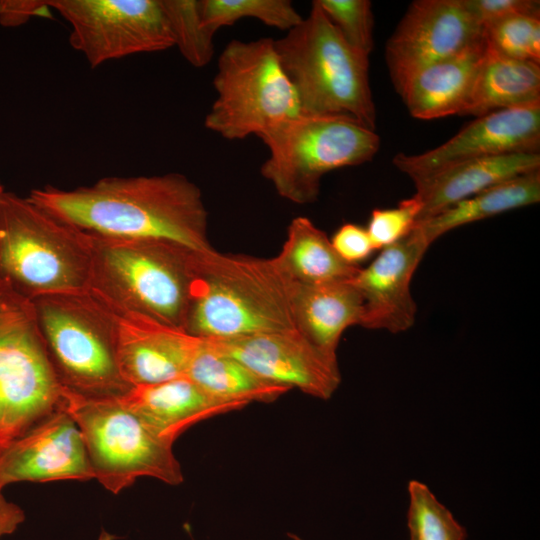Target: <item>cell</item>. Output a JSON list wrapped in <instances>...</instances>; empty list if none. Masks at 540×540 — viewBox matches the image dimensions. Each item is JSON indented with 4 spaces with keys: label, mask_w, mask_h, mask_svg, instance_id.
<instances>
[{
    "label": "cell",
    "mask_w": 540,
    "mask_h": 540,
    "mask_svg": "<svg viewBox=\"0 0 540 540\" xmlns=\"http://www.w3.org/2000/svg\"><path fill=\"white\" fill-rule=\"evenodd\" d=\"M27 197L94 236L166 240L199 252L213 249L201 190L181 173L105 177L67 190L45 186L32 189Z\"/></svg>",
    "instance_id": "obj_1"
},
{
    "label": "cell",
    "mask_w": 540,
    "mask_h": 540,
    "mask_svg": "<svg viewBox=\"0 0 540 540\" xmlns=\"http://www.w3.org/2000/svg\"><path fill=\"white\" fill-rule=\"evenodd\" d=\"M275 257L196 252L185 331L202 339H231L296 329L297 288Z\"/></svg>",
    "instance_id": "obj_2"
},
{
    "label": "cell",
    "mask_w": 540,
    "mask_h": 540,
    "mask_svg": "<svg viewBox=\"0 0 540 540\" xmlns=\"http://www.w3.org/2000/svg\"><path fill=\"white\" fill-rule=\"evenodd\" d=\"M85 234L91 253L88 292L114 313L185 331L199 251L166 240Z\"/></svg>",
    "instance_id": "obj_3"
},
{
    "label": "cell",
    "mask_w": 540,
    "mask_h": 540,
    "mask_svg": "<svg viewBox=\"0 0 540 540\" xmlns=\"http://www.w3.org/2000/svg\"><path fill=\"white\" fill-rule=\"evenodd\" d=\"M274 46L302 114L347 115L376 129L369 58L346 42L316 0Z\"/></svg>",
    "instance_id": "obj_4"
},
{
    "label": "cell",
    "mask_w": 540,
    "mask_h": 540,
    "mask_svg": "<svg viewBox=\"0 0 540 540\" xmlns=\"http://www.w3.org/2000/svg\"><path fill=\"white\" fill-rule=\"evenodd\" d=\"M87 235L29 198L0 194V281L28 300L88 289Z\"/></svg>",
    "instance_id": "obj_5"
},
{
    "label": "cell",
    "mask_w": 540,
    "mask_h": 540,
    "mask_svg": "<svg viewBox=\"0 0 540 540\" xmlns=\"http://www.w3.org/2000/svg\"><path fill=\"white\" fill-rule=\"evenodd\" d=\"M31 302L64 389L86 398H119L130 390L118 366L116 320L102 301L86 290Z\"/></svg>",
    "instance_id": "obj_6"
},
{
    "label": "cell",
    "mask_w": 540,
    "mask_h": 540,
    "mask_svg": "<svg viewBox=\"0 0 540 540\" xmlns=\"http://www.w3.org/2000/svg\"><path fill=\"white\" fill-rule=\"evenodd\" d=\"M259 138L269 151L261 175L299 205L317 200L325 174L371 161L380 147L375 130L347 115L300 114Z\"/></svg>",
    "instance_id": "obj_7"
},
{
    "label": "cell",
    "mask_w": 540,
    "mask_h": 540,
    "mask_svg": "<svg viewBox=\"0 0 540 540\" xmlns=\"http://www.w3.org/2000/svg\"><path fill=\"white\" fill-rule=\"evenodd\" d=\"M213 87L216 98L204 126L230 141L260 137L302 114L272 38L228 42L218 57Z\"/></svg>",
    "instance_id": "obj_8"
},
{
    "label": "cell",
    "mask_w": 540,
    "mask_h": 540,
    "mask_svg": "<svg viewBox=\"0 0 540 540\" xmlns=\"http://www.w3.org/2000/svg\"><path fill=\"white\" fill-rule=\"evenodd\" d=\"M65 406L31 300L0 281V450Z\"/></svg>",
    "instance_id": "obj_9"
},
{
    "label": "cell",
    "mask_w": 540,
    "mask_h": 540,
    "mask_svg": "<svg viewBox=\"0 0 540 540\" xmlns=\"http://www.w3.org/2000/svg\"><path fill=\"white\" fill-rule=\"evenodd\" d=\"M66 409L81 432L96 479L118 494L140 477L179 485L184 476L172 442L158 436L118 398H86L65 389Z\"/></svg>",
    "instance_id": "obj_10"
},
{
    "label": "cell",
    "mask_w": 540,
    "mask_h": 540,
    "mask_svg": "<svg viewBox=\"0 0 540 540\" xmlns=\"http://www.w3.org/2000/svg\"><path fill=\"white\" fill-rule=\"evenodd\" d=\"M70 25V45L92 69L114 59L174 46L161 0H49Z\"/></svg>",
    "instance_id": "obj_11"
},
{
    "label": "cell",
    "mask_w": 540,
    "mask_h": 540,
    "mask_svg": "<svg viewBox=\"0 0 540 540\" xmlns=\"http://www.w3.org/2000/svg\"><path fill=\"white\" fill-rule=\"evenodd\" d=\"M483 38V27L463 0L412 2L385 48L397 92L421 69L454 56Z\"/></svg>",
    "instance_id": "obj_12"
},
{
    "label": "cell",
    "mask_w": 540,
    "mask_h": 540,
    "mask_svg": "<svg viewBox=\"0 0 540 540\" xmlns=\"http://www.w3.org/2000/svg\"><path fill=\"white\" fill-rule=\"evenodd\" d=\"M205 340L260 377L318 399L331 398L341 383L337 357L324 353L297 329Z\"/></svg>",
    "instance_id": "obj_13"
},
{
    "label": "cell",
    "mask_w": 540,
    "mask_h": 540,
    "mask_svg": "<svg viewBox=\"0 0 540 540\" xmlns=\"http://www.w3.org/2000/svg\"><path fill=\"white\" fill-rule=\"evenodd\" d=\"M540 104L476 117L442 145L422 154L398 153L393 164L412 181L466 160L510 153H539Z\"/></svg>",
    "instance_id": "obj_14"
},
{
    "label": "cell",
    "mask_w": 540,
    "mask_h": 540,
    "mask_svg": "<svg viewBox=\"0 0 540 540\" xmlns=\"http://www.w3.org/2000/svg\"><path fill=\"white\" fill-rule=\"evenodd\" d=\"M91 479L81 432L66 406L0 450V491L17 482Z\"/></svg>",
    "instance_id": "obj_15"
},
{
    "label": "cell",
    "mask_w": 540,
    "mask_h": 540,
    "mask_svg": "<svg viewBox=\"0 0 540 540\" xmlns=\"http://www.w3.org/2000/svg\"><path fill=\"white\" fill-rule=\"evenodd\" d=\"M431 244L415 227L400 241L381 249L351 280L363 301L360 326L401 333L416 320L417 304L411 293L413 275Z\"/></svg>",
    "instance_id": "obj_16"
},
{
    "label": "cell",
    "mask_w": 540,
    "mask_h": 540,
    "mask_svg": "<svg viewBox=\"0 0 540 540\" xmlns=\"http://www.w3.org/2000/svg\"><path fill=\"white\" fill-rule=\"evenodd\" d=\"M113 314L118 366L129 385L156 384L186 375L199 337L145 317Z\"/></svg>",
    "instance_id": "obj_17"
},
{
    "label": "cell",
    "mask_w": 540,
    "mask_h": 540,
    "mask_svg": "<svg viewBox=\"0 0 540 540\" xmlns=\"http://www.w3.org/2000/svg\"><path fill=\"white\" fill-rule=\"evenodd\" d=\"M118 399L158 436L172 443L202 420L245 407L211 396L186 375L133 386Z\"/></svg>",
    "instance_id": "obj_18"
},
{
    "label": "cell",
    "mask_w": 540,
    "mask_h": 540,
    "mask_svg": "<svg viewBox=\"0 0 540 540\" xmlns=\"http://www.w3.org/2000/svg\"><path fill=\"white\" fill-rule=\"evenodd\" d=\"M540 170L539 153H510L462 161L413 180L424 221L455 203L508 179Z\"/></svg>",
    "instance_id": "obj_19"
},
{
    "label": "cell",
    "mask_w": 540,
    "mask_h": 540,
    "mask_svg": "<svg viewBox=\"0 0 540 540\" xmlns=\"http://www.w3.org/2000/svg\"><path fill=\"white\" fill-rule=\"evenodd\" d=\"M486 51L482 41L415 73L398 92L409 113L432 120L463 112Z\"/></svg>",
    "instance_id": "obj_20"
},
{
    "label": "cell",
    "mask_w": 540,
    "mask_h": 540,
    "mask_svg": "<svg viewBox=\"0 0 540 540\" xmlns=\"http://www.w3.org/2000/svg\"><path fill=\"white\" fill-rule=\"evenodd\" d=\"M363 301L350 281L297 284L294 296L296 329L324 353L337 357L344 331L361 324Z\"/></svg>",
    "instance_id": "obj_21"
},
{
    "label": "cell",
    "mask_w": 540,
    "mask_h": 540,
    "mask_svg": "<svg viewBox=\"0 0 540 540\" xmlns=\"http://www.w3.org/2000/svg\"><path fill=\"white\" fill-rule=\"evenodd\" d=\"M540 104L539 63L486 51L461 116Z\"/></svg>",
    "instance_id": "obj_22"
},
{
    "label": "cell",
    "mask_w": 540,
    "mask_h": 540,
    "mask_svg": "<svg viewBox=\"0 0 540 540\" xmlns=\"http://www.w3.org/2000/svg\"><path fill=\"white\" fill-rule=\"evenodd\" d=\"M186 376L211 396L243 406L253 401L272 402L291 389L260 377L202 338L190 359Z\"/></svg>",
    "instance_id": "obj_23"
},
{
    "label": "cell",
    "mask_w": 540,
    "mask_h": 540,
    "mask_svg": "<svg viewBox=\"0 0 540 540\" xmlns=\"http://www.w3.org/2000/svg\"><path fill=\"white\" fill-rule=\"evenodd\" d=\"M275 259L298 284L350 281L360 270L358 265L344 261L325 232L303 216L290 222L286 239Z\"/></svg>",
    "instance_id": "obj_24"
},
{
    "label": "cell",
    "mask_w": 540,
    "mask_h": 540,
    "mask_svg": "<svg viewBox=\"0 0 540 540\" xmlns=\"http://www.w3.org/2000/svg\"><path fill=\"white\" fill-rule=\"evenodd\" d=\"M539 201L540 170H536L488 187L418 222L415 227L432 244L452 229Z\"/></svg>",
    "instance_id": "obj_25"
},
{
    "label": "cell",
    "mask_w": 540,
    "mask_h": 540,
    "mask_svg": "<svg viewBox=\"0 0 540 540\" xmlns=\"http://www.w3.org/2000/svg\"><path fill=\"white\" fill-rule=\"evenodd\" d=\"M200 9L203 25L214 34L242 18L258 19L283 31L303 19L289 0H200Z\"/></svg>",
    "instance_id": "obj_26"
},
{
    "label": "cell",
    "mask_w": 540,
    "mask_h": 540,
    "mask_svg": "<svg viewBox=\"0 0 540 540\" xmlns=\"http://www.w3.org/2000/svg\"><path fill=\"white\" fill-rule=\"evenodd\" d=\"M408 493L407 526L410 540H466L465 528L426 484L411 480Z\"/></svg>",
    "instance_id": "obj_27"
},
{
    "label": "cell",
    "mask_w": 540,
    "mask_h": 540,
    "mask_svg": "<svg viewBox=\"0 0 540 540\" xmlns=\"http://www.w3.org/2000/svg\"><path fill=\"white\" fill-rule=\"evenodd\" d=\"M181 55L196 68L206 66L214 54V33L202 23L200 0H161Z\"/></svg>",
    "instance_id": "obj_28"
},
{
    "label": "cell",
    "mask_w": 540,
    "mask_h": 540,
    "mask_svg": "<svg viewBox=\"0 0 540 540\" xmlns=\"http://www.w3.org/2000/svg\"><path fill=\"white\" fill-rule=\"evenodd\" d=\"M492 51L517 60L540 63V17L512 15L483 27Z\"/></svg>",
    "instance_id": "obj_29"
},
{
    "label": "cell",
    "mask_w": 540,
    "mask_h": 540,
    "mask_svg": "<svg viewBox=\"0 0 540 540\" xmlns=\"http://www.w3.org/2000/svg\"><path fill=\"white\" fill-rule=\"evenodd\" d=\"M346 42L369 58L373 49L374 18L368 0H316Z\"/></svg>",
    "instance_id": "obj_30"
},
{
    "label": "cell",
    "mask_w": 540,
    "mask_h": 540,
    "mask_svg": "<svg viewBox=\"0 0 540 540\" xmlns=\"http://www.w3.org/2000/svg\"><path fill=\"white\" fill-rule=\"evenodd\" d=\"M420 210L421 205L414 196L402 200L394 208L374 209L366 228L374 249L388 247L411 233Z\"/></svg>",
    "instance_id": "obj_31"
},
{
    "label": "cell",
    "mask_w": 540,
    "mask_h": 540,
    "mask_svg": "<svg viewBox=\"0 0 540 540\" xmlns=\"http://www.w3.org/2000/svg\"><path fill=\"white\" fill-rule=\"evenodd\" d=\"M463 4L482 27L512 15L540 17V2L535 0H463Z\"/></svg>",
    "instance_id": "obj_32"
},
{
    "label": "cell",
    "mask_w": 540,
    "mask_h": 540,
    "mask_svg": "<svg viewBox=\"0 0 540 540\" xmlns=\"http://www.w3.org/2000/svg\"><path fill=\"white\" fill-rule=\"evenodd\" d=\"M330 240L338 255L352 265L364 261L375 250L367 230L353 223L341 225Z\"/></svg>",
    "instance_id": "obj_33"
},
{
    "label": "cell",
    "mask_w": 540,
    "mask_h": 540,
    "mask_svg": "<svg viewBox=\"0 0 540 540\" xmlns=\"http://www.w3.org/2000/svg\"><path fill=\"white\" fill-rule=\"evenodd\" d=\"M45 7L44 1H0V23L4 26L20 25L31 16L43 15Z\"/></svg>",
    "instance_id": "obj_34"
},
{
    "label": "cell",
    "mask_w": 540,
    "mask_h": 540,
    "mask_svg": "<svg viewBox=\"0 0 540 540\" xmlns=\"http://www.w3.org/2000/svg\"><path fill=\"white\" fill-rule=\"evenodd\" d=\"M24 510L7 500L0 491V540L12 535L25 521Z\"/></svg>",
    "instance_id": "obj_35"
},
{
    "label": "cell",
    "mask_w": 540,
    "mask_h": 540,
    "mask_svg": "<svg viewBox=\"0 0 540 540\" xmlns=\"http://www.w3.org/2000/svg\"><path fill=\"white\" fill-rule=\"evenodd\" d=\"M117 537L105 530H102L96 540H115Z\"/></svg>",
    "instance_id": "obj_36"
},
{
    "label": "cell",
    "mask_w": 540,
    "mask_h": 540,
    "mask_svg": "<svg viewBox=\"0 0 540 540\" xmlns=\"http://www.w3.org/2000/svg\"><path fill=\"white\" fill-rule=\"evenodd\" d=\"M289 537L292 539V540H303L302 538H300L299 536H297L296 534H288Z\"/></svg>",
    "instance_id": "obj_37"
},
{
    "label": "cell",
    "mask_w": 540,
    "mask_h": 540,
    "mask_svg": "<svg viewBox=\"0 0 540 540\" xmlns=\"http://www.w3.org/2000/svg\"><path fill=\"white\" fill-rule=\"evenodd\" d=\"M3 191H4V187H3V185H2L1 182H0V194H1Z\"/></svg>",
    "instance_id": "obj_38"
}]
</instances>
